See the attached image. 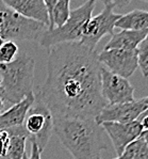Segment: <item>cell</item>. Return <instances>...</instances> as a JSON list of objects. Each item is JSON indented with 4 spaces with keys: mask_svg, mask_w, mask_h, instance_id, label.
Masks as SVG:
<instances>
[{
    "mask_svg": "<svg viewBox=\"0 0 148 159\" xmlns=\"http://www.w3.org/2000/svg\"><path fill=\"white\" fill-rule=\"evenodd\" d=\"M100 62L95 49L80 42L52 46L47 77L37 97L52 117H95L107 106L101 94Z\"/></svg>",
    "mask_w": 148,
    "mask_h": 159,
    "instance_id": "obj_1",
    "label": "cell"
},
{
    "mask_svg": "<svg viewBox=\"0 0 148 159\" xmlns=\"http://www.w3.org/2000/svg\"><path fill=\"white\" fill-rule=\"evenodd\" d=\"M53 130L74 159H101L108 148L105 130L92 117H53Z\"/></svg>",
    "mask_w": 148,
    "mask_h": 159,
    "instance_id": "obj_2",
    "label": "cell"
},
{
    "mask_svg": "<svg viewBox=\"0 0 148 159\" xmlns=\"http://www.w3.org/2000/svg\"><path fill=\"white\" fill-rule=\"evenodd\" d=\"M34 59L26 52H19L9 64H0V97L3 102L15 105L32 94Z\"/></svg>",
    "mask_w": 148,
    "mask_h": 159,
    "instance_id": "obj_3",
    "label": "cell"
},
{
    "mask_svg": "<svg viewBox=\"0 0 148 159\" xmlns=\"http://www.w3.org/2000/svg\"><path fill=\"white\" fill-rule=\"evenodd\" d=\"M96 6V0H87L79 8L70 11L66 23L59 28L46 29L37 42L44 48H51L58 44L80 42L87 21Z\"/></svg>",
    "mask_w": 148,
    "mask_h": 159,
    "instance_id": "obj_4",
    "label": "cell"
},
{
    "mask_svg": "<svg viewBox=\"0 0 148 159\" xmlns=\"http://www.w3.org/2000/svg\"><path fill=\"white\" fill-rule=\"evenodd\" d=\"M46 27L14 12L0 0V38L3 41H38Z\"/></svg>",
    "mask_w": 148,
    "mask_h": 159,
    "instance_id": "obj_5",
    "label": "cell"
},
{
    "mask_svg": "<svg viewBox=\"0 0 148 159\" xmlns=\"http://www.w3.org/2000/svg\"><path fill=\"white\" fill-rule=\"evenodd\" d=\"M23 125L29 134L31 142H34L40 151L43 152L51 137L53 117L50 110L38 97H35Z\"/></svg>",
    "mask_w": 148,
    "mask_h": 159,
    "instance_id": "obj_6",
    "label": "cell"
},
{
    "mask_svg": "<svg viewBox=\"0 0 148 159\" xmlns=\"http://www.w3.org/2000/svg\"><path fill=\"white\" fill-rule=\"evenodd\" d=\"M113 9L114 7L112 4L105 6L98 15L91 17L83 30V35L80 40V43L89 49H95L96 45L103 36L114 33L115 24L122 14L114 13Z\"/></svg>",
    "mask_w": 148,
    "mask_h": 159,
    "instance_id": "obj_7",
    "label": "cell"
},
{
    "mask_svg": "<svg viewBox=\"0 0 148 159\" xmlns=\"http://www.w3.org/2000/svg\"><path fill=\"white\" fill-rule=\"evenodd\" d=\"M101 94L108 105L134 101V88L129 80L100 67Z\"/></svg>",
    "mask_w": 148,
    "mask_h": 159,
    "instance_id": "obj_8",
    "label": "cell"
},
{
    "mask_svg": "<svg viewBox=\"0 0 148 159\" xmlns=\"http://www.w3.org/2000/svg\"><path fill=\"white\" fill-rule=\"evenodd\" d=\"M98 60L111 73L126 79H128L139 67L137 49H103L98 53Z\"/></svg>",
    "mask_w": 148,
    "mask_h": 159,
    "instance_id": "obj_9",
    "label": "cell"
},
{
    "mask_svg": "<svg viewBox=\"0 0 148 159\" xmlns=\"http://www.w3.org/2000/svg\"><path fill=\"white\" fill-rule=\"evenodd\" d=\"M148 105L144 102V99L122 102V104L107 105L95 117L98 125L106 122L115 123H130L139 119V116L147 109Z\"/></svg>",
    "mask_w": 148,
    "mask_h": 159,
    "instance_id": "obj_10",
    "label": "cell"
},
{
    "mask_svg": "<svg viewBox=\"0 0 148 159\" xmlns=\"http://www.w3.org/2000/svg\"><path fill=\"white\" fill-rule=\"evenodd\" d=\"M102 129L112 141L114 150L116 152V157L122 155L126 146L137 138L143 133V127L137 120L130 123H115V122H106L101 124Z\"/></svg>",
    "mask_w": 148,
    "mask_h": 159,
    "instance_id": "obj_11",
    "label": "cell"
},
{
    "mask_svg": "<svg viewBox=\"0 0 148 159\" xmlns=\"http://www.w3.org/2000/svg\"><path fill=\"white\" fill-rule=\"evenodd\" d=\"M14 12L49 27V16L44 0H1Z\"/></svg>",
    "mask_w": 148,
    "mask_h": 159,
    "instance_id": "obj_12",
    "label": "cell"
},
{
    "mask_svg": "<svg viewBox=\"0 0 148 159\" xmlns=\"http://www.w3.org/2000/svg\"><path fill=\"white\" fill-rule=\"evenodd\" d=\"M35 101L34 94H30L15 105L0 113V129H8L11 127L20 126L24 124L26 116L30 107Z\"/></svg>",
    "mask_w": 148,
    "mask_h": 159,
    "instance_id": "obj_13",
    "label": "cell"
},
{
    "mask_svg": "<svg viewBox=\"0 0 148 159\" xmlns=\"http://www.w3.org/2000/svg\"><path fill=\"white\" fill-rule=\"evenodd\" d=\"M147 34L148 29H144V30L125 29L120 32L113 33L111 40L106 44L103 49L135 50L139 44L146 38Z\"/></svg>",
    "mask_w": 148,
    "mask_h": 159,
    "instance_id": "obj_14",
    "label": "cell"
},
{
    "mask_svg": "<svg viewBox=\"0 0 148 159\" xmlns=\"http://www.w3.org/2000/svg\"><path fill=\"white\" fill-rule=\"evenodd\" d=\"M10 134V148L4 159H23L26 154V141L29 138L24 125L6 129Z\"/></svg>",
    "mask_w": 148,
    "mask_h": 159,
    "instance_id": "obj_15",
    "label": "cell"
},
{
    "mask_svg": "<svg viewBox=\"0 0 148 159\" xmlns=\"http://www.w3.org/2000/svg\"><path fill=\"white\" fill-rule=\"evenodd\" d=\"M115 28L122 30H144L148 29V11L133 10L129 13L122 15L115 24Z\"/></svg>",
    "mask_w": 148,
    "mask_h": 159,
    "instance_id": "obj_16",
    "label": "cell"
},
{
    "mask_svg": "<svg viewBox=\"0 0 148 159\" xmlns=\"http://www.w3.org/2000/svg\"><path fill=\"white\" fill-rule=\"evenodd\" d=\"M70 0H59L53 7L51 13L49 15V27L48 29L59 28L66 23L68 19L70 10H69Z\"/></svg>",
    "mask_w": 148,
    "mask_h": 159,
    "instance_id": "obj_17",
    "label": "cell"
},
{
    "mask_svg": "<svg viewBox=\"0 0 148 159\" xmlns=\"http://www.w3.org/2000/svg\"><path fill=\"white\" fill-rule=\"evenodd\" d=\"M114 159H148V144L140 137L128 144L122 155Z\"/></svg>",
    "mask_w": 148,
    "mask_h": 159,
    "instance_id": "obj_18",
    "label": "cell"
},
{
    "mask_svg": "<svg viewBox=\"0 0 148 159\" xmlns=\"http://www.w3.org/2000/svg\"><path fill=\"white\" fill-rule=\"evenodd\" d=\"M19 48L14 41H3L0 45V64H9L17 58Z\"/></svg>",
    "mask_w": 148,
    "mask_h": 159,
    "instance_id": "obj_19",
    "label": "cell"
},
{
    "mask_svg": "<svg viewBox=\"0 0 148 159\" xmlns=\"http://www.w3.org/2000/svg\"><path fill=\"white\" fill-rule=\"evenodd\" d=\"M137 65L144 77H148V34L137 48Z\"/></svg>",
    "mask_w": 148,
    "mask_h": 159,
    "instance_id": "obj_20",
    "label": "cell"
},
{
    "mask_svg": "<svg viewBox=\"0 0 148 159\" xmlns=\"http://www.w3.org/2000/svg\"><path fill=\"white\" fill-rule=\"evenodd\" d=\"M10 148V134L6 129H0V159H4L8 155Z\"/></svg>",
    "mask_w": 148,
    "mask_h": 159,
    "instance_id": "obj_21",
    "label": "cell"
},
{
    "mask_svg": "<svg viewBox=\"0 0 148 159\" xmlns=\"http://www.w3.org/2000/svg\"><path fill=\"white\" fill-rule=\"evenodd\" d=\"M41 154H42V152L37 148V145H36L34 142H31L30 156H27V154H25L23 159H41Z\"/></svg>",
    "mask_w": 148,
    "mask_h": 159,
    "instance_id": "obj_22",
    "label": "cell"
},
{
    "mask_svg": "<svg viewBox=\"0 0 148 159\" xmlns=\"http://www.w3.org/2000/svg\"><path fill=\"white\" fill-rule=\"evenodd\" d=\"M131 2V0H112V6L114 8L123 9L127 7Z\"/></svg>",
    "mask_w": 148,
    "mask_h": 159,
    "instance_id": "obj_23",
    "label": "cell"
},
{
    "mask_svg": "<svg viewBox=\"0 0 148 159\" xmlns=\"http://www.w3.org/2000/svg\"><path fill=\"white\" fill-rule=\"evenodd\" d=\"M137 121L141 123V125H142L144 130H148V116H140Z\"/></svg>",
    "mask_w": 148,
    "mask_h": 159,
    "instance_id": "obj_24",
    "label": "cell"
},
{
    "mask_svg": "<svg viewBox=\"0 0 148 159\" xmlns=\"http://www.w3.org/2000/svg\"><path fill=\"white\" fill-rule=\"evenodd\" d=\"M141 137H142L143 139H144L145 141H146V143L148 144V130H144L141 134Z\"/></svg>",
    "mask_w": 148,
    "mask_h": 159,
    "instance_id": "obj_25",
    "label": "cell"
},
{
    "mask_svg": "<svg viewBox=\"0 0 148 159\" xmlns=\"http://www.w3.org/2000/svg\"><path fill=\"white\" fill-rule=\"evenodd\" d=\"M105 6H109V4H112V0H100Z\"/></svg>",
    "mask_w": 148,
    "mask_h": 159,
    "instance_id": "obj_26",
    "label": "cell"
},
{
    "mask_svg": "<svg viewBox=\"0 0 148 159\" xmlns=\"http://www.w3.org/2000/svg\"><path fill=\"white\" fill-rule=\"evenodd\" d=\"M3 107H4V102L2 101L1 97H0V113H1V110L3 109Z\"/></svg>",
    "mask_w": 148,
    "mask_h": 159,
    "instance_id": "obj_27",
    "label": "cell"
},
{
    "mask_svg": "<svg viewBox=\"0 0 148 159\" xmlns=\"http://www.w3.org/2000/svg\"><path fill=\"white\" fill-rule=\"evenodd\" d=\"M141 116H148V107H147V109H146V110H145V111H144V112H143V113H142V114H141Z\"/></svg>",
    "mask_w": 148,
    "mask_h": 159,
    "instance_id": "obj_28",
    "label": "cell"
},
{
    "mask_svg": "<svg viewBox=\"0 0 148 159\" xmlns=\"http://www.w3.org/2000/svg\"><path fill=\"white\" fill-rule=\"evenodd\" d=\"M143 99H144V102H145V104L148 105V96H147V97H145V98H143Z\"/></svg>",
    "mask_w": 148,
    "mask_h": 159,
    "instance_id": "obj_29",
    "label": "cell"
},
{
    "mask_svg": "<svg viewBox=\"0 0 148 159\" xmlns=\"http://www.w3.org/2000/svg\"><path fill=\"white\" fill-rule=\"evenodd\" d=\"M2 42H3V40H2V39L0 38V45H1V43H2Z\"/></svg>",
    "mask_w": 148,
    "mask_h": 159,
    "instance_id": "obj_30",
    "label": "cell"
},
{
    "mask_svg": "<svg viewBox=\"0 0 148 159\" xmlns=\"http://www.w3.org/2000/svg\"><path fill=\"white\" fill-rule=\"evenodd\" d=\"M143 1H145V2H148V0H143Z\"/></svg>",
    "mask_w": 148,
    "mask_h": 159,
    "instance_id": "obj_31",
    "label": "cell"
},
{
    "mask_svg": "<svg viewBox=\"0 0 148 159\" xmlns=\"http://www.w3.org/2000/svg\"><path fill=\"white\" fill-rule=\"evenodd\" d=\"M0 84H1V78H0Z\"/></svg>",
    "mask_w": 148,
    "mask_h": 159,
    "instance_id": "obj_32",
    "label": "cell"
}]
</instances>
